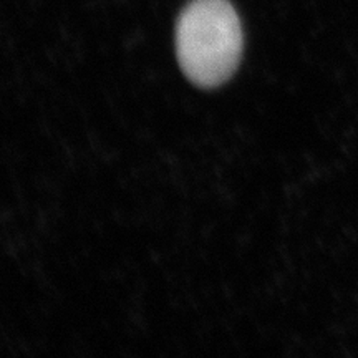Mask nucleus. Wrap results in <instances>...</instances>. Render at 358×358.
<instances>
[{
  "mask_svg": "<svg viewBox=\"0 0 358 358\" xmlns=\"http://www.w3.org/2000/svg\"><path fill=\"white\" fill-rule=\"evenodd\" d=\"M182 71L201 88L227 82L243 53V27L229 0H192L176 24Z\"/></svg>",
  "mask_w": 358,
  "mask_h": 358,
  "instance_id": "f257e3e1",
  "label": "nucleus"
}]
</instances>
